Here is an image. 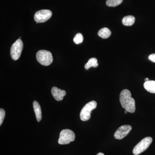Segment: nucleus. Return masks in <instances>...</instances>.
Returning a JSON list of instances; mask_svg holds the SVG:
<instances>
[{
    "instance_id": "f257e3e1",
    "label": "nucleus",
    "mask_w": 155,
    "mask_h": 155,
    "mask_svg": "<svg viewBox=\"0 0 155 155\" xmlns=\"http://www.w3.org/2000/svg\"><path fill=\"white\" fill-rule=\"evenodd\" d=\"M131 96L130 91L128 90L125 89L120 93L119 100L121 105L125 110L129 113H133L135 111V102Z\"/></svg>"
},
{
    "instance_id": "f03ea898",
    "label": "nucleus",
    "mask_w": 155,
    "mask_h": 155,
    "mask_svg": "<svg viewBox=\"0 0 155 155\" xmlns=\"http://www.w3.org/2000/svg\"><path fill=\"white\" fill-rule=\"evenodd\" d=\"M36 57L38 62L43 66H48L52 63L53 58L51 53L46 50L38 51Z\"/></svg>"
},
{
    "instance_id": "7ed1b4c3",
    "label": "nucleus",
    "mask_w": 155,
    "mask_h": 155,
    "mask_svg": "<svg viewBox=\"0 0 155 155\" xmlns=\"http://www.w3.org/2000/svg\"><path fill=\"white\" fill-rule=\"evenodd\" d=\"M97 106V102L94 101H91L87 104L81 111V119L83 121H86L90 119L92 111L96 108Z\"/></svg>"
},
{
    "instance_id": "20e7f679",
    "label": "nucleus",
    "mask_w": 155,
    "mask_h": 155,
    "mask_svg": "<svg viewBox=\"0 0 155 155\" xmlns=\"http://www.w3.org/2000/svg\"><path fill=\"white\" fill-rule=\"evenodd\" d=\"M75 139V134L72 130L64 129L61 131L60 134L58 143L60 144H67Z\"/></svg>"
},
{
    "instance_id": "39448f33",
    "label": "nucleus",
    "mask_w": 155,
    "mask_h": 155,
    "mask_svg": "<svg viewBox=\"0 0 155 155\" xmlns=\"http://www.w3.org/2000/svg\"><path fill=\"white\" fill-rule=\"evenodd\" d=\"M152 138L149 137H145L142 140L134 147L133 150L134 154L138 155L144 152L149 147L152 142Z\"/></svg>"
},
{
    "instance_id": "423d86ee",
    "label": "nucleus",
    "mask_w": 155,
    "mask_h": 155,
    "mask_svg": "<svg viewBox=\"0 0 155 155\" xmlns=\"http://www.w3.org/2000/svg\"><path fill=\"white\" fill-rule=\"evenodd\" d=\"M23 47V42L20 39H18L12 45L11 48V56L13 60L17 61L20 58Z\"/></svg>"
},
{
    "instance_id": "0eeeda50",
    "label": "nucleus",
    "mask_w": 155,
    "mask_h": 155,
    "mask_svg": "<svg viewBox=\"0 0 155 155\" xmlns=\"http://www.w3.org/2000/svg\"><path fill=\"white\" fill-rule=\"evenodd\" d=\"M52 13L48 10H42L36 12L34 15V19L37 23L46 22L51 17Z\"/></svg>"
},
{
    "instance_id": "6e6552de",
    "label": "nucleus",
    "mask_w": 155,
    "mask_h": 155,
    "mask_svg": "<svg viewBox=\"0 0 155 155\" xmlns=\"http://www.w3.org/2000/svg\"><path fill=\"white\" fill-rule=\"evenodd\" d=\"M132 129L130 125H124L120 126L114 134V137L116 139L121 140L126 136Z\"/></svg>"
},
{
    "instance_id": "1a4fd4ad",
    "label": "nucleus",
    "mask_w": 155,
    "mask_h": 155,
    "mask_svg": "<svg viewBox=\"0 0 155 155\" xmlns=\"http://www.w3.org/2000/svg\"><path fill=\"white\" fill-rule=\"evenodd\" d=\"M51 94L55 99L59 101L63 100L64 97L66 95V92L56 87H54L51 89Z\"/></svg>"
},
{
    "instance_id": "9d476101",
    "label": "nucleus",
    "mask_w": 155,
    "mask_h": 155,
    "mask_svg": "<svg viewBox=\"0 0 155 155\" xmlns=\"http://www.w3.org/2000/svg\"><path fill=\"white\" fill-rule=\"evenodd\" d=\"M34 110L36 116V119L38 122H40L42 119L41 108L39 104L37 101H34L33 103Z\"/></svg>"
},
{
    "instance_id": "9b49d317",
    "label": "nucleus",
    "mask_w": 155,
    "mask_h": 155,
    "mask_svg": "<svg viewBox=\"0 0 155 155\" xmlns=\"http://www.w3.org/2000/svg\"><path fill=\"white\" fill-rule=\"evenodd\" d=\"M144 88L147 91L151 93H155V81L149 80L145 81L143 84Z\"/></svg>"
},
{
    "instance_id": "f8f14e48",
    "label": "nucleus",
    "mask_w": 155,
    "mask_h": 155,
    "mask_svg": "<svg viewBox=\"0 0 155 155\" xmlns=\"http://www.w3.org/2000/svg\"><path fill=\"white\" fill-rule=\"evenodd\" d=\"M135 18L133 16H125L122 19V22L123 25L126 26H131L135 22Z\"/></svg>"
},
{
    "instance_id": "ddd939ff",
    "label": "nucleus",
    "mask_w": 155,
    "mask_h": 155,
    "mask_svg": "<svg viewBox=\"0 0 155 155\" xmlns=\"http://www.w3.org/2000/svg\"><path fill=\"white\" fill-rule=\"evenodd\" d=\"M111 32L110 30L107 28H101L98 31V35L99 36L101 37L102 38H107L109 37L110 36Z\"/></svg>"
},
{
    "instance_id": "4468645a",
    "label": "nucleus",
    "mask_w": 155,
    "mask_h": 155,
    "mask_svg": "<svg viewBox=\"0 0 155 155\" xmlns=\"http://www.w3.org/2000/svg\"><path fill=\"white\" fill-rule=\"evenodd\" d=\"M98 66L97 63V60L95 58H91L88 60V62L85 64L84 68L86 70H88L91 67H97Z\"/></svg>"
},
{
    "instance_id": "2eb2a0df",
    "label": "nucleus",
    "mask_w": 155,
    "mask_h": 155,
    "mask_svg": "<svg viewBox=\"0 0 155 155\" xmlns=\"http://www.w3.org/2000/svg\"><path fill=\"white\" fill-rule=\"evenodd\" d=\"M123 2V0H107L106 5L109 7H115L119 5Z\"/></svg>"
},
{
    "instance_id": "dca6fc26",
    "label": "nucleus",
    "mask_w": 155,
    "mask_h": 155,
    "mask_svg": "<svg viewBox=\"0 0 155 155\" xmlns=\"http://www.w3.org/2000/svg\"><path fill=\"white\" fill-rule=\"evenodd\" d=\"M83 36L81 33H78L73 39V41L76 44H79L83 42Z\"/></svg>"
},
{
    "instance_id": "f3484780",
    "label": "nucleus",
    "mask_w": 155,
    "mask_h": 155,
    "mask_svg": "<svg viewBox=\"0 0 155 155\" xmlns=\"http://www.w3.org/2000/svg\"><path fill=\"white\" fill-rule=\"evenodd\" d=\"M5 116V110L1 108L0 109V125H2V124Z\"/></svg>"
},
{
    "instance_id": "a211bd4d",
    "label": "nucleus",
    "mask_w": 155,
    "mask_h": 155,
    "mask_svg": "<svg viewBox=\"0 0 155 155\" xmlns=\"http://www.w3.org/2000/svg\"><path fill=\"white\" fill-rule=\"evenodd\" d=\"M149 60L150 61L155 63V54H151L148 57Z\"/></svg>"
},
{
    "instance_id": "6ab92c4d",
    "label": "nucleus",
    "mask_w": 155,
    "mask_h": 155,
    "mask_svg": "<svg viewBox=\"0 0 155 155\" xmlns=\"http://www.w3.org/2000/svg\"><path fill=\"white\" fill-rule=\"evenodd\" d=\"M97 155H105L103 153H98L97 154Z\"/></svg>"
},
{
    "instance_id": "aec40b11",
    "label": "nucleus",
    "mask_w": 155,
    "mask_h": 155,
    "mask_svg": "<svg viewBox=\"0 0 155 155\" xmlns=\"http://www.w3.org/2000/svg\"><path fill=\"white\" fill-rule=\"evenodd\" d=\"M149 81V79L148 78H146L145 79V81Z\"/></svg>"
},
{
    "instance_id": "412c9836",
    "label": "nucleus",
    "mask_w": 155,
    "mask_h": 155,
    "mask_svg": "<svg viewBox=\"0 0 155 155\" xmlns=\"http://www.w3.org/2000/svg\"><path fill=\"white\" fill-rule=\"evenodd\" d=\"M127 111L126 110H125V114H127Z\"/></svg>"
}]
</instances>
